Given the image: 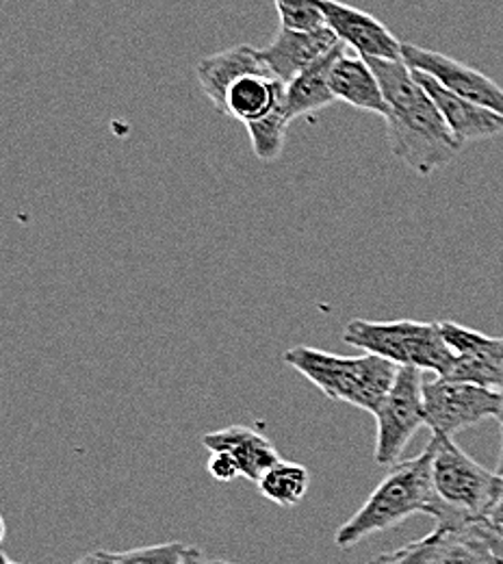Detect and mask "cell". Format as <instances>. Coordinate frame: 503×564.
<instances>
[{"label": "cell", "instance_id": "6da1fadb", "mask_svg": "<svg viewBox=\"0 0 503 564\" xmlns=\"http://www.w3.org/2000/svg\"><path fill=\"white\" fill-rule=\"evenodd\" d=\"M367 64L375 72L389 102L384 120L393 156L419 176H430L449 165L464 145L447 127L415 70L404 59H367Z\"/></svg>", "mask_w": 503, "mask_h": 564}, {"label": "cell", "instance_id": "7a4b0ae2", "mask_svg": "<svg viewBox=\"0 0 503 564\" xmlns=\"http://www.w3.org/2000/svg\"><path fill=\"white\" fill-rule=\"evenodd\" d=\"M431 482L438 503L431 512L436 528L462 532L475 523H489L500 495L502 478L464 454L451 436L431 434Z\"/></svg>", "mask_w": 503, "mask_h": 564}, {"label": "cell", "instance_id": "3957f363", "mask_svg": "<svg viewBox=\"0 0 503 564\" xmlns=\"http://www.w3.org/2000/svg\"><path fill=\"white\" fill-rule=\"evenodd\" d=\"M434 445L404 463H397L391 474L373 489L359 512L346 521L335 536L339 550H352L360 541L393 530L415 514H430L438 503L431 482Z\"/></svg>", "mask_w": 503, "mask_h": 564}, {"label": "cell", "instance_id": "277c9868", "mask_svg": "<svg viewBox=\"0 0 503 564\" xmlns=\"http://www.w3.org/2000/svg\"><path fill=\"white\" fill-rule=\"evenodd\" d=\"M285 365L302 373L328 400L352 404L375 415L389 395L400 367L382 356H339L308 346H297L283 354Z\"/></svg>", "mask_w": 503, "mask_h": 564}, {"label": "cell", "instance_id": "5b68a950", "mask_svg": "<svg viewBox=\"0 0 503 564\" xmlns=\"http://www.w3.org/2000/svg\"><path fill=\"white\" fill-rule=\"evenodd\" d=\"M343 341L362 352L382 356L397 367H417L440 378L453 365V352L438 322L352 319L343 330Z\"/></svg>", "mask_w": 503, "mask_h": 564}, {"label": "cell", "instance_id": "8992f818", "mask_svg": "<svg viewBox=\"0 0 503 564\" xmlns=\"http://www.w3.org/2000/svg\"><path fill=\"white\" fill-rule=\"evenodd\" d=\"M424 371L417 367H400L395 382L375 411V463L397 465L413 436L428 425L424 402Z\"/></svg>", "mask_w": 503, "mask_h": 564}, {"label": "cell", "instance_id": "52a82bcc", "mask_svg": "<svg viewBox=\"0 0 503 564\" xmlns=\"http://www.w3.org/2000/svg\"><path fill=\"white\" fill-rule=\"evenodd\" d=\"M424 402L431 434H445L451 438L489 417L500 422L503 413V398L497 389L447 380L440 376L424 382Z\"/></svg>", "mask_w": 503, "mask_h": 564}, {"label": "cell", "instance_id": "ba28073f", "mask_svg": "<svg viewBox=\"0 0 503 564\" xmlns=\"http://www.w3.org/2000/svg\"><path fill=\"white\" fill-rule=\"evenodd\" d=\"M438 324L447 346L453 352V365L445 378L500 391L503 378V337H486L456 322Z\"/></svg>", "mask_w": 503, "mask_h": 564}, {"label": "cell", "instance_id": "9c48e42d", "mask_svg": "<svg viewBox=\"0 0 503 564\" xmlns=\"http://www.w3.org/2000/svg\"><path fill=\"white\" fill-rule=\"evenodd\" d=\"M402 57L413 70L426 72L449 91L503 116V87L484 72L464 66L449 55L422 48L417 44H404Z\"/></svg>", "mask_w": 503, "mask_h": 564}, {"label": "cell", "instance_id": "30bf717a", "mask_svg": "<svg viewBox=\"0 0 503 564\" xmlns=\"http://www.w3.org/2000/svg\"><path fill=\"white\" fill-rule=\"evenodd\" d=\"M326 26L339 37L341 44L354 48L362 59L400 62L404 42H400L380 20L371 13L346 4L341 0H319Z\"/></svg>", "mask_w": 503, "mask_h": 564}, {"label": "cell", "instance_id": "8fae6325", "mask_svg": "<svg viewBox=\"0 0 503 564\" xmlns=\"http://www.w3.org/2000/svg\"><path fill=\"white\" fill-rule=\"evenodd\" d=\"M339 44V37L328 26L315 31H291L281 26L274 40L259 48V55L270 72L288 85L295 76L328 57Z\"/></svg>", "mask_w": 503, "mask_h": 564}, {"label": "cell", "instance_id": "7c38bea8", "mask_svg": "<svg viewBox=\"0 0 503 564\" xmlns=\"http://www.w3.org/2000/svg\"><path fill=\"white\" fill-rule=\"evenodd\" d=\"M417 80L424 85V89L430 94L436 102L438 111L442 113L447 127L456 135V140L462 145L471 141L493 140L503 133V116L480 107L453 91H449L445 85H440L434 76L426 72L415 70Z\"/></svg>", "mask_w": 503, "mask_h": 564}, {"label": "cell", "instance_id": "4fadbf2b", "mask_svg": "<svg viewBox=\"0 0 503 564\" xmlns=\"http://www.w3.org/2000/svg\"><path fill=\"white\" fill-rule=\"evenodd\" d=\"M203 445L209 452L228 454L241 469V476L250 482H259L272 467L281 463L278 449L272 441L245 425H230L203 436Z\"/></svg>", "mask_w": 503, "mask_h": 564}, {"label": "cell", "instance_id": "5bb4252c", "mask_svg": "<svg viewBox=\"0 0 503 564\" xmlns=\"http://www.w3.org/2000/svg\"><path fill=\"white\" fill-rule=\"evenodd\" d=\"M248 74H265L274 76L270 68L263 64L259 48L252 46H232L228 51H221L216 55H209L198 62L196 78L205 91V96L214 102L219 113H223L226 107V94L228 89Z\"/></svg>", "mask_w": 503, "mask_h": 564}, {"label": "cell", "instance_id": "9a60e30c", "mask_svg": "<svg viewBox=\"0 0 503 564\" xmlns=\"http://www.w3.org/2000/svg\"><path fill=\"white\" fill-rule=\"evenodd\" d=\"M330 87L337 100L352 105L360 111H369L386 118L389 102L380 87V80L367 59L341 55L330 74Z\"/></svg>", "mask_w": 503, "mask_h": 564}, {"label": "cell", "instance_id": "2e32d148", "mask_svg": "<svg viewBox=\"0 0 503 564\" xmlns=\"http://www.w3.org/2000/svg\"><path fill=\"white\" fill-rule=\"evenodd\" d=\"M287 94V85L276 76L248 74L239 78L226 94L223 116H230L243 124L256 122L272 113Z\"/></svg>", "mask_w": 503, "mask_h": 564}, {"label": "cell", "instance_id": "e0dca14e", "mask_svg": "<svg viewBox=\"0 0 503 564\" xmlns=\"http://www.w3.org/2000/svg\"><path fill=\"white\" fill-rule=\"evenodd\" d=\"M346 53V44H339L328 57L310 66L308 70L295 76L287 85V111L291 120H297L302 116L319 113L321 109L337 102L332 87H330V74L337 64V59Z\"/></svg>", "mask_w": 503, "mask_h": 564}, {"label": "cell", "instance_id": "ac0fdd59", "mask_svg": "<svg viewBox=\"0 0 503 564\" xmlns=\"http://www.w3.org/2000/svg\"><path fill=\"white\" fill-rule=\"evenodd\" d=\"M430 564H497L486 541V523H475L462 532L442 530Z\"/></svg>", "mask_w": 503, "mask_h": 564}, {"label": "cell", "instance_id": "d6986e66", "mask_svg": "<svg viewBox=\"0 0 503 564\" xmlns=\"http://www.w3.org/2000/svg\"><path fill=\"white\" fill-rule=\"evenodd\" d=\"M259 491L281 508H295L308 494L310 471L304 465L281 460L259 482Z\"/></svg>", "mask_w": 503, "mask_h": 564}, {"label": "cell", "instance_id": "ffe728a7", "mask_svg": "<svg viewBox=\"0 0 503 564\" xmlns=\"http://www.w3.org/2000/svg\"><path fill=\"white\" fill-rule=\"evenodd\" d=\"M291 122L293 120L288 116L287 100H283L265 118L245 124L248 135H250V141H252V150H254L259 161L274 163V161H278L283 156L285 141H287V129Z\"/></svg>", "mask_w": 503, "mask_h": 564}, {"label": "cell", "instance_id": "44dd1931", "mask_svg": "<svg viewBox=\"0 0 503 564\" xmlns=\"http://www.w3.org/2000/svg\"><path fill=\"white\" fill-rule=\"evenodd\" d=\"M183 543H158L147 547H135L127 552H105L98 550L102 564H181L185 554Z\"/></svg>", "mask_w": 503, "mask_h": 564}, {"label": "cell", "instance_id": "7402d4cb", "mask_svg": "<svg viewBox=\"0 0 503 564\" xmlns=\"http://www.w3.org/2000/svg\"><path fill=\"white\" fill-rule=\"evenodd\" d=\"M281 26L291 31H315L326 26L319 0H274Z\"/></svg>", "mask_w": 503, "mask_h": 564}, {"label": "cell", "instance_id": "603a6c76", "mask_svg": "<svg viewBox=\"0 0 503 564\" xmlns=\"http://www.w3.org/2000/svg\"><path fill=\"white\" fill-rule=\"evenodd\" d=\"M442 539V530L434 528V532H430L428 536L419 539V541H413L395 552H389V554H382L378 558H373L371 563L367 564H430L434 554H436V547Z\"/></svg>", "mask_w": 503, "mask_h": 564}, {"label": "cell", "instance_id": "cb8c5ba5", "mask_svg": "<svg viewBox=\"0 0 503 564\" xmlns=\"http://www.w3.org/2000/svg\"><path fill=\"white\" fill-rule=\"evenodd\" d=\"M207 471L211 474V478L217 482H232L237 478H243L239 465L223 452H211V460L207 463Z\"/></svg>", "mask_w": 503, "mask_h": 564}, {"label": "cell", "instance_id": "d4e9b609", "mask_svg": "<svg viewBox=\"0 0 503 564\" xmlns=\"http://www.w3.org/2000/svg\"><path fill=\"white\" fill-rule=\"evenodd\" d=\"M497 476L502 478V495H500V501H497V506H495V510H493V514H491V519H489V523L495 528V530H500L503 532V427H502V452H500V467H497Z\"/></svg>", "mask_w": 503, "mask_h": 564}, {"label": "cell", "instance_id": "484cf974", "mask_svg": "<svg viewBox=\"0 0 503 564\" xmlns=\"http://www.w3.org/2000/svg\"><path fill=\"white\" fill-rule=\"evenodd\" d=\"M486 541H489V547H491L497 564H503V534L500 530H495L491 523H486Z\"/></svg>", "mask_w": 503, "mask_h": 564}, {"label": "cell", "instance_id": "4316f807", "mask_svg": "<svg viewBox=\"0 0 503 564\" xmlns=\"http://www.w3.org/2000/svg\"><path fill=\"white\" fill-rule=\"evenodd\" d=\"M181 564H216L214 561H209L198 547H185V554H183V561Z\"/></svg>", "mask_w": 503, "mask_h": 564}, {"label": "cell", "instance_id": "83f0119b", "mask_svg": "<svg viewBox=\"0 0 503 564\" xmlns=\"http://www.w3.org/2000/svg\"><path fill=\"white\" fill-rule=\"evenodd\" d=\"M73 564H102V561H100L98 552H94V554H85L83 558H78V561Z\"/></svg>", "mask_w": 503, "mask_h": 564}, {"label": "cell", "instance_id": "f1b7e54d", "mask_svg": "<svg viewBox=\"0 0 503 564\" xmlns=\"http://www.w3.org/2000/svg\"><path fill=\"white\" fill-rule=\"evenodd\" d=\"M2 564H20V563H13V561H11V558H9V556H7V554H2Z\"/></svg>", "mask_w": 503, "mask_h": 564}, {"label": "cell", "instance_id": "f546056e", "mask_svg": "<svg viewBox=\"0 0 503 564\" xmlns=\"http://www.w3.org/2000/svg\"><path fill=\"white\" fill-rule=\"evenodd\" d=\"M500 393H502V398H503V378H502V387H500ZM500 423H502V427H503V413H502V417H500Z\"/></svg>", "mask_w": 503, "mask_h": 564}, {"label": "cell", "instance_id": "4dcf8cb0", "mask_svg": "<svg viewBox=\"0 0 503 564\" xmlns=\"http://www.w3.org/2000/svg\"><path fill=\"white\" fill-rule=\"evenodd\" d=\"M216 564H234V563H226V561H216Z\"/></svg>", "mask_w": 503, "mask_h": 564}, {"label": "cell", "instance_id": "1f68e13d", "mask_svg": "<svg viewBox=\"0 0 503 564\" xmlns=\"http://www.w3.org/2000/svg\"><path fill=\"white\" fill-rule=\"evenodd\" d=\"M502 534H503V532H502Z\"/></svg>", "mask_w": 503, "mask_h": 564}]
</instances>
